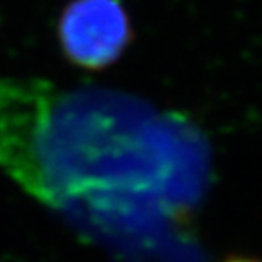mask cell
<instances>
[{
    "label": "cell",
    "mask_w": 262,
    "mask_h": 262,
    "mask_svg": "<svg viewBox=\"0 0 262 262\" xmlns=\"http://www.w3.org/2000/svg\"><path fill=\"white\" fill-rule=\"evenodd\" d=\"M65 58L85 70H102L121 58L133 39L121 0H70L56 24Z\"/></svg>",
    "instance_id": "1"
},
{
    "label": "cell",
    "mask_w": 262,
    "mask_h": 262,
    "mask_svg": "<svg viewBox=\"0 0 262 262\" xmlns=\"http://www.w3.org/2000/svg\"><path fill=\"white\" fill-rule=\"evenodd\" d=\"M225 262H262V259H254V257H232Z\"/></svg>",
    "instance_id": "2"
}]
</instances>
